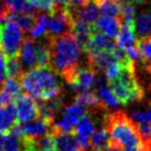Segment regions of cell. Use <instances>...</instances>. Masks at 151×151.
Here are the masks:
<instances>
[{
    "label": "cell",
    "mask_w": 151,
    "mask_h": 151,
    "mask_svg": "<svg viewBox=\"0 0 151 151\" xmlns=\"http://www.w3.org/2000/svg\"><path fill=\"white\" fill-rule=\"evenodd\" d=\"M49 41L52 64L51 67L68 82L74 71L78 67V61L83 47L72 32L56 38L49 37Z\"/></svg>",
    "instance_id": "cell-1"
},
{
    "label": "cell",
    "mask_w": 151,
    "mask_h": 151,
    "mask_svg": "<svg viewBox=\"0 0 151 151\" xmlns=\"http://www.w3.org/2000/svg\"><path fill=\"white\" fill-rule=\"evenodd\" d=\"M104 124L108 130L110 147L114 151L122 149H139L143 151L142 139L138 127L128 115L120 110L105 115Z\"/></svg>",
    "instance_id": "cell-2"
},
{
    "label": "cell",
    "mask_w": 151,
    "mask_h": 151,
    "mask_svg": "<svg viewBox=\"0 0 151 151\" xmlns=\"http://www.w3.org/2000/svg\"><path fill=\"white\" fill-rule=\"evenodd\" d=\"M20 82L25 92L39 101H49L61 94V83L51 66L35 67L24 72Z\"/></svg>",
    "instance_id": "cell-3"
},
{
    "label": "cell",
    "mask_w": 151,
    "mask_h": 151,
    "mask_svg": "<svg viewBox=\"0 0 151 151\" xmlns=\"http://www.w3.org/2000/svg\"><path fill=\"white\" fill-rule=\"evenodd\" d=\"M108 85L122 105H129L143 98V89L136 77L134 66L124 67Z\"/></svg>",
    "instance_id": "cell-4"
},
{
    "label": "cell",
    "mask_w": 151,
    "mask_h": 151,
    "mask_svg": "<svg viewBox=\"0 0 151 151\" xmlns=\"http://www.w3.org/2000/svg\"><path fill=\"white\" fill-rule=\"evenodd\" d=\"M23 40V31L21 28L11 19L6 18L4 20V24L1 25L0 38V46L2 47L6 56H18Z\"/></svg>",
    "instance_id": "cell-5"
},
{
    "label": "cell",
    "mask_w": 151,
    "mask_h": 151,
    "mask_svg": "<svg viewBox=\"0 0 151 151\" xmlns=\"http://www.w3.org/2000/svg\"><path fill=\"white\" fill-rule=\"evenodd\" d=\"M73 17L66 8L56 7L47 16V35L56 38L72 32Z\"/></svg>",
    "instance_id": "cell-6"
},
{
    "label": "cell",
    "mask_w": 151,
    "mask_h": 151,
    "mask_svg": "<svg viewBox=\"0 0 151 151\" xmlns=\"http://www.w3.org/2000/svg\"><path fill=\"white\" fill-rule=\"evenodd\" d=\"M85 115V108L77 103H73L63 109L62 117L53 122L52 132H74L76 125Z\"/></svg>",
    "instance_id": "cell-7"
},
{
    "label": "cell",
    "mask_w": 151,
    "mask_h": 151,
    "mask_svg": "<svg viewBox=\"0 0 151 151\" xmlns=\"http://www.w3.org/2000/svg\"><path fill=\"white\" fill-rule=\"evenodd\" d=\"M97 72L89 65L86 67H77L67 84L78 92L91 91L97 84Z\"/></svg>",
    "instance_id": "cell-8"
},
{
    "label": "cell",
    "mask_w": 151,
    "mask_h": 151,
    "mask_svg": "<svg viewBox=\"0 0 151 151\" xmlns=\"http://www.w3.org/2000/svg\"><path fill=\"white\" fill-rule=\"evenodd\" d=\"M14 108L17 113L18 124H24L39 116V106L29 94H21L14 99Z\"/></svg>",
    "instance_id": "cell-9"
},
{
    "label": "cell",
    "mask_w": 151,
    "mask_h": 151,
    "mask_svg": "<svg viewBox=\"0 0 151 151\" xmlns=\"http://www.w3.org/2000/svg\"><path fill=\"white\" fill-rule=\"evenodd\" d=\"M20 126L22 130V137L41 138L46 134H51L53 128V122L38 116L30 122L20 124Z\"/></svg>",
    "instance_id": "cell-10"
},
{
    "label": "cell",
    "mask_w": 151,
    "mask_h": 151,
    "mask_svg": "<svg viewBox=\"0 0 151 151\" xmlns=\"http://www.w3.org/2000/svg\"><path fill=\"white\" fill-rule=\"evenodd\" d=\"M134 29L139 40L151 38V6L145 7L140 12L136 13Z\"/></svg>",
    "instance_id": "cell-11"
},
{
    "label": "cell",
    "mask_w": 151,
    "mask_h": 151,
    "mask_svg": "<svg viewBox=\"0 0 151 151\" xmlns=\"http://www.w3.org/2000/svg\"><path fill=\"white\" fill-rule=\"evenodd\" d=\"M96 31L105 34L106 37L115 39L118 37L120 28H122V20L120 18L107 17V16H99L97 18L96 22L94 24Z\"/></svg>",
    "instance_id": "cell-12"
},
{
    "label": "cell",
    "mask_w": 151,
    "mask_h": 151,
    "mask_svg": "<svg viewBox=\"0 0 151 151\" xmlns=\"http://www.w3.org/2000/svg\"><path fill=\"white\" fill-rule=\"evenodd\" d=\"M116 46L117 42H115L114 39L108 38L105 34L95 30L88 41L87 45L84 47V51L86 53L98 52V51H113L116 49Z\"/></svg>",
    "instance_id": "cell-13"
},
{
    "label": "cell",
    "mask_w": 151,
    "mask_h": 151,
    "mask_svg": "<svg viewBox=\"0 0 151 151\" xmlns=\"http://www.w3.org/2000/svg\"><path fill=\"white\" fill-rule=\"evenodd\" d=\"M55 151H83L74 132H53Z\"/></svg>",
    "instance_id": "cell-14"
},
{
    "label": "cell",
    "mask_w": 151,
    "mask_h": 151,
    "mask_svg": "<svg viewBox=\"0 0 151 151\" xmlns=\"http://www.w3.org/2000/svg\"><path fill=\"white\" fill-rule=\"evenodd\" d=\"M72 17H73V20H78L87 24L94 25L97 18L99 17V9H98L96 0H91L81 9H78L76 12L72 13Z\"/></svg>",
    "instance_id": "cell-15"
},
{
    "label": "cell",
    "mask_w": 151,
    "mask_h": 151,
    "mask_svg": "<svg viewBox=\"0 0 151 151\" xmlns=\"http://www.w3.org/2000/svg\"><path fill=\"white\" fill-rule=\"evenodd\" d=\"M97 97L99 98L101 105L104 106V108H118L122 105L119 101L117 99L116 95L114 94L111 88L106 82H99L97 86Z\"/></svg>",
    "instance_id": "cell-16"
},
{
    "label": "cell",
    "mask_w": 151,
    "mask_h": 151,
    "mask_svg": "<svg viewBox=\"0 0 151 151\" xmlns=\"http://www.w3.org/2000/svg\"><path fill=\"white\" fill-rule=\"evenodd\" d=\"M16 124L17 120V113L13 104H9L0 108V132L8 134Z\"/></svg>",
    "instance_id": "cell-17"
},
{
    "label": "cell",
    "mask_w": 151,
    "mask_h": 151,
    "mask_svg": "<svg viewBox=\"0 0 151 151\" xmlns=\"http://www.w3.org/2000/svg\"><path fill=\"white\" fill-rule=\"evenodd\" d=\"M137 37L134 33V23H122V28L117 37V45L124 50L137 45Z\"/></svg>",
    "instance_id": "cell-18"
},
{
    "label": "cell",
    "mask_w": 151,
    "mask_h": 151,
    "mask_svg": "<svg viewBox=\"0 0 151 151\" xmlns=\"http://www.w3.org/2000/svg\"><path fill=\"white\" fill-rule=\"evenodd\" d=\"M89 145L91 151H101L110 146L108 130L106 129L105 126H101L98 129L94 130V132L91 136Z\"/></svg>",
    "instance_id": "cell-19"
},
{
    "label": "cell",
    "mask_w": 151,
    "mask_h": 151,
    "mask_svg": "<svg viewBox=\"0 0 151 151\" xmlns=\"http://www.w3.org/2000/svg\"><path fill=\"white\" fill-rule=\"evenodd\" d=\"M75 103L80 104L84 108L95 109V110L104 108V106L101 105L99 98L97 97L96 93H93L92 91L78 92V94L75 96Z\"/></svg>",
    "instance_id": "cell-20"
},
{
    "label": "cell",
    "mask_w": 151,
    "mask_h": 151,
    "mask_svg": "<svg viewBox=\"0 0 151 151\" xmlns=\"http://www.w3.org/2000/svg\"><path fill=\"white\" fill-rule=\"evenodd\" d=\"M99 13L101 16L119 18L122 0H96Z\"/></svg>",
    "instance_id": "cell-21"
},
{
    "label": "cell",
    "mask_w": 151,
    "mask_h": 151,
    "mask_svg": "<svg viewBox=\"0 0 151 151\" xmlns=\"http://www.w3.org/2000/svg\"><path fill=\"white\" fill-rule=\"evenodd\" d=\"M137 45L140 52V61L151 73V38L139 40Z\"/></svg>",
    "instance_id": "cell-22"
},
{
    "label": "cell",
    "mask_w": 151,
    "mask_h": 151,
    "mask_svg": "<svg viewBox=\"0 0 151 151\" xmlns=\"http://www.w3.org/2000/svg\"><path fill=\"white\" fill-rule=\"evenodd\" d=\"M30 33H31V39L32 40L45 37L47 34V16L45 13H41V14L37 16L35 24L32 28Z\"/></svg>",
    "instance_id": "cell-23"
},
{
    "label": "cell",
    "mask_w": 151,
    "mask_h": 151,
    "mask_svg": "<svg viewBox=\"0 0 151 151\" xmlns=\"http://www.w3.org/2000/svg\"><path fill=\"white\" fill-rule=\"evenodd\" d=\"M128 116L136 125H151V105L146 106L145 108L132 110Z\"/></svg>",
    "instance_id": "cell-24"
},
{
    "label": "cell",
    "mask_w": 151,
    "mask_h": 151,
    "mask_svg": "<svg viewBox=\"0 0 151 151\" xmlns=\"http://www.w3.org/2000/svg\"><path fill=\"white\" fill-rule=\"evenodd\" d=\"M136 6L134 2L124 0L120 2V20L122 23H134V17H136Z\"/></svg>",
    "instance_id": "cell-25"
},
{
    "label": "cell",
    "mask_w": 151,
    "mask_h": 151,
    "mask_svg": "<svg viewBox=\"0 0 151 151\" xmlns=\"http://www.w3.org/2000/svg\"><path fill=\"white\" fill-rule=\"evenodd\" d=\"M7 72H8V77H12V78H18L20 80L21 76L23 75V70L18 56H13V58H7Z\"/></svg>",
    "instance_id": "cell-26"
},
{
    "label": "cell",
    "mask_w": 151,
    "mask_h": 151,
    "mask_svg": "<svg viewBox=\"0 0 151 151\" xmlns=\"http://www.w3.org/2000/svg\"><path fill=\"white\" fill-rule=\"evenodd\" d=\"M2 89H4V92L8 93L13 99H16L18 96L21 95V91H22L21 82H20V80H18V78L8 77L7 81L4 82V86H2Z\"/></svg>",
    "instance_id": "cell-27"
},
{
    "label": "cell",
    "mask_w": 151,
    "mask_h": 151,
    "mask_svg": "<svg viewBox=\"0 0 151 151\" xmlns=\"http://www.w3.org/2000/svg\"><path fill=\"white\" fill-rule=\"evenodd\" d=\"M1 151H21V139L13 134H7Z\"/></svg>",
    "instance_id": "cell-28"
},
{
    "label": "cell",
    "mask_w": 151,
    "mask_h": 151,
    "mask_svg": "<svg viewBox=\"0 0 151 151\" xmlns=\"http://www.w3.org/2000/svg\"><path fill=\"white\" fill-rule=\"evenodd\" d=\"M8 78L7 72V56L4 54L2 47L0 46V89L2 88L4 82Z\"/></svg>",
    "instance_id": "cell-29"
},
{
    "label": "cell",
    "mask_w": 151,
    "mask_h": 151,
    "mask_svg": "<svg viewBox=\"0 0 151 151\" xmlns=\"http://www.w3.org/2000/svg\"><path fill=\"white\" fill-rule=\"evenodd\" d=\"M89 1H91V0H71L68 6L66 7V9L72 14V13L76 12L78 9H81L83 6H85V4H87V2H89Z\"/></svg>",
    "instance_id": "cell-30"
},
{
    "label": "cell",
    "mask_w": 151,
    "mask_h": 151,
    "mask_svg": "<svg viewBox=\"0 0 151 151\" xmlns=\"http://www.w3.org/2000/svg\"><path fill=\"white\" fill-rule=\"evenodd\" d=\"M12 101H14V99L1 88L0 89V108L6 105H9V104H12Z\"/></svg>",
    "instance_id": "cell-31"
},
{
    "label": "cell",
    "mask_w": 151,
    "mask_h": 151,
    "mask_svg": "<svg viewBox=\"0 0 151 151\" xmlns=\"http://www.w3.org/2000/svg\"><path fill=\"white\" fill-rule=\"evenodd\" d=\"M71 0H54L55 6L56 7H62V8H66Z\"/></svg>",
    "instance_id": "cell-32"
},
{
    "label": "cell",
    "mask_w": 151,
    "mask_h": 151,
    "mask_svg": "<svg viewBox=\"0 0 151 151\" xmlns=\"http://www.w3.org/2000/svg\"><path fill=\"white\" fill-rule=\"evenodd\" d=\"M4 8L1 7V9H0V27H1V23L4 22Z\"/></svg>",
    "instance_id": "cell-33"
},
{
    "label": "cell",
    "mask_w": 151,
    "mask_h": 151,
    "mask_svg": "<svg viewBox=\"0 0 151 151\" xmlns=\"http://www.w3.org/2000/svg\"><path fill=\"white\" fill-rule=\"evenodd\" d=\"M4 134L0 132V151H1V148H2V145H4Z\"/></svg>",
    "instance_id": "cell-34"
},
{
    "label": "cell",
    "mask_w": 151,
    "mask_h": 151,
    "mask_svg": "<svg viewBox=\"0 0 151 151\" xmlns=\"http://www.w3.org/2000/svg\"><path fill=\"white\" fill-rule=\"evenodd\" d=\"M126 1H130V2H136V4H140V2H142L145 0H126Z\"/></svg>",
    "instance_id": "cell-35"
},
{
    "label": "cell",
    "mask_w": 151,
    "mask_h": 151,
    "mask_svg": "<svg viewBox=\"0 0 151 151\" xmlns=\"http://www.w3.org/2000/svg\"><path fill=\"white\" fill-rule=\"evenodd\" d=\"M119 151H141V150H139V149H122V150H119Z\"/></svg>",
    "instance_id": "cell-36"
},
{
    "label": "cell",
    "mask_w": 151,
    "mask_h": 151,
    "mask_svg": "<svg viewBox=\"0 0 151 151\" xmlns=\"http://www.w3.org/2000/svg\"><path fill=\"white\" fill-rule=\"evenodd\" d=\"M43 151H55L54 147H51V148H47V149H45V150H43Z\"/></svg>",
    "instance_id": "cell-37"
},
{
    "label": "cell",
    "mask_w": 151,
    "mask_h": 151,
    "mask_svg": "<svg viewBox=\"0 0 151 151\" xmlns=\"http://www.w3.org/2000/svg\"><path fill=\"white\" fill-rule=\"evenodd\" d=\"M0 38H1V27H0Z\"/></svg>",
    "instance_id": "cell-38"
}]
</instances>
